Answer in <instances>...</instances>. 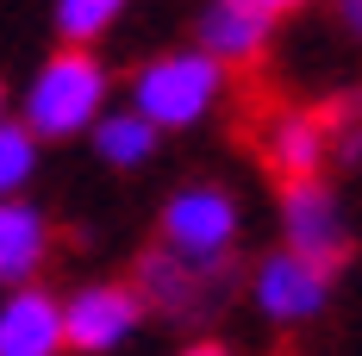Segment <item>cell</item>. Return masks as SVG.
I'll use <instances>...</instances> for the list:
<instances>
[{
	"label": "cell",
	"instance_id": "6da1fadb",
	"mask_svg": "<svg viewBox=\"0 0 362 356\" xmlns=\"http://www.w3.org/2000/svg\"><path fill=\"white\" fill-rule=\"evenodd\" d=\"M107 107V69L88 50H57L25 88V132L32 138H75Z\"/></svg>",
	"mask_w": 362,
	"mask_h": 356
},
{
	"label": "cell",
	"instance_id": "7a4b0ae2",
	"mask_svg": "<svg viewBox=\"0 0 362 356\" xmlns=\"http://www.w3.org/2000/svg\"><path fill=\"white\" fill-rule=\"evenodd\" d=\"M218 88H225V69H218L213 57H200V50H175V57H156L138 69V88H132V101H138V119H150L156 132H175V125H194V119H206L218 107Z\"/></svg>",
	"mask_w": 362,
	"mask_h": 356
},
{
	"label": "cell",
	"instance_id": "3957f363",
	"mask_svg": "<svg viewBox=\"0 0 362 356\" xmlns=\"http://www.w3.org/2000/svg\"><path fill=\"white\" fill-rule=\"evenodd\" d=\"M138 300H150L156 313L169 319H206L225 306V287H231V263H194V256H175V250H150L138 263Z\"/></svg>",
	"mask_w": 362,
	"mask_h": 356
},
{
	"label": "cell",
	"instance_id": "277c9868",
	"mask_svg": "<svg viewBox=\"0 0 362 356\" xmlns=\"http://www.w3.org/2000/svg\"><path fill=\"white\" fill-rule=\"evenodd\" d=\"M238 244V200L225 188H181L163 207V250L194 256V263H225Z\"/></svg>",
	"mask_w": 362,
	"mask_h": 356
},
{
	"label": "cell",
	"instance_id": "5b68a950",
	"mask_svg": "<svg viewBox=\"0 0 362 356\" xmlns=\"http://www.w3.org/2000/svg\"><path fill=\"white\" fill-rule=\"evenodd\" d=\"M281 231H288V250L319 263V269H337L344 250H350V219H344V200L331 194L319 176L288 181L281 188Z\"/></svg>",
	"mask_w": 362,
	"mask_h": 356
},
{
	"label": "cell",
	"instance_id": "8992f818",
	"mask_svg": "<svg viewBox=\"0 0 362 356\" xmlns=\"http://www.w3.org/2000/svg\"><path fill=\"white\" fill-rule=\"evenodd\" d=\"M138 319H144L138 287L94 282V287H81L75 300H63V344H75V350H88V356H107L138 331Z\"/></svg>",
	"mask_w": 362,
	"mask_h": 356
},
{
	"label": "cell",
	"instance_id": "52a82bcc",
	"mask_svg": "<svg viewBox=\"0 0 362 356\" xmlns=\"http://www.w3.org/2000/svg\"><path fill=\"white\" fill-rule=\"evenodd\" d=\"M325 300H331V269L293 256V250H275V256L256 269V306H262L269 319L300 325V319H313V313H325Z\"/></svg>",
	"mask_w": 362,
	"mask_h": 356
},
{
	"label": "cell",
	"instance_id": "ba28073f",
	"mask_svg": "<svg viewBox=\"0 0 362 356\" xmlns=\"http://www.w3.org/2000/svg\"><path fill=\"white\" fill-rule=\"evenodd\" d=\"M269 32H275V13H262L256 0H206L200 6V57H213L218 69L225 63H256L269 50Z\"/></svg>",
	"mask_w": 362,
	"mask_h": 356
},
{
	"label": "cell",
	"instance_id": "9c48e42d",
	"mask_svg": "<svg viewBox=\"0 0 362 356\" xmlns=\"http://www.w3.org/2000/svg\"><path fill=\"white\" fill-rule=\"evenodd\" d=\"M63 350V306L44 287H13L0 306V356H57Z\"/></svg>",
	"mask_w": 362,
	"mask_h": 356
},
{
	"label": "cell",
	"instance_id": "30bf717a",
	"mask_svg": "<svg viewBox=\"0 0 362 356\" xmlns=\"http://www.w3.org/2000/svg\"><path fill=\"white\" fill-rule=\"evenodd\" d=\"M50 256V225L25 200H0V287H25Z\"/></svg>",
	"mask_w": 362,
	"mask_h": 356
},
{
	"label": "cell",
	"instance_id": "8fae6325",
	"mask_svg": "<svg viewBox=\"0 0 362 356\" xmlns=\"http://www.w3.org/2000/svg\"><path fill=\"white\" fill-rule=\"evenodd\" d=\"M262 150H269V163H275V176H281V181L319 176V163L331 156L325 119H319V113H281V119H269V138H262Z\"/></svg>",
	"mask_w": 362,
	"mask_h": 356
},
{
	"label": "cell",
	"instance_id": "7c38bea8",
	"mask_svg": "<svg viewBox=\"0 0 362 356\" xmlns=\"http://www.w3.org/2000/svg\"><path fill=\"white\" fill-rule=\"evenodd\" d=\"M94 150L112 169H138V163L156 156V125L138 119V113H107V119H94Z\"/></svg>",
	"mask_w": 362,
	"mask_h": 356
},
{
	"label": "cell",
	"instance_id": "4fadbf2b",
	"mask_svg": "<svg viewBox=\"0 0 362 356\" xmlns=\"http://www.w3.org/2000/svg\"><path fill=\"white\" fill-rule=\"evenodd\" d=\"M32 169H37V138L25 125L0 119V200H19V188L32 181Z\"/></svg>",
	"mask_w": 362,
	"mask_h": 356
},
{
	"label": "cell",
	"instance_id": "5bb4252c",
	"mask_svg": "<svg viewBox=\"0 0 362 356\" xmlns=\"http://www.w3.org/2000/svg\"><path fill=\"white\" fill-rule=\"evenodd\" d=\"M125 13V0H57V32L69 38V50H81L88 38H100Z\"/></svg>",
	"mask_w": 362,
	"mask_h": 356
},
{
	"label": "cell",
	"instance_id": "9a60e30c",
	"mask_svg": "<svg viewBox=\"0 0 362 356\" xmlns=\"http://www.w3.org/2000/svg\"><path fill=\"white\" fill-rule=\"evenodd\" d=\"M325 144L344 156V163H356V156H362V101H350V107H337L325 119Z\"/></svg>",
	"mask_w": 362,
	"mask_h": 356
},
{
	"label": "cell",
	"instance_id": "2e32d148",
	"mask_svg": "<svg viewBox=\"0 0 362 356\" xmlns=\"http://www.w3.org/2000/svg\"><path fill=\"white\" fill-rule=\"evenodd\" d=\"M344 25H350V32L362 38V0H344Z\"/></svg>",
	"mask_w": 362,
	"mask_h": 356
},
{
	"label": "cell",
	"instance_id": "e0dca14e",
	"mask_svg": "<svg viewBox=\"0 0 362 356\" xmlns=\"http://www.w3.org/2000/svg\"><path fill=\"white\" fill-rule=\"evenodd\" d=\"M181 356H231L225 344H194V350H181Z\"/></svg>",
	"mask_w": 362,
	"mask_h": 356
},
{
	"label": "cell",
	"instance_id": "ac0fdd59",
	"mask_svg": "<svg viewBox=\"0 0 362 356\" xmlns=\"http://www.w3.org/2000/svg\"><path fill=\"white\" fill-rule=\"evenodd\" d=\"M262 13H288V6H306V0H256Z\"/></svg>",
	"mask_w": 362,
	"mask_h": 356
}]
</instances>
